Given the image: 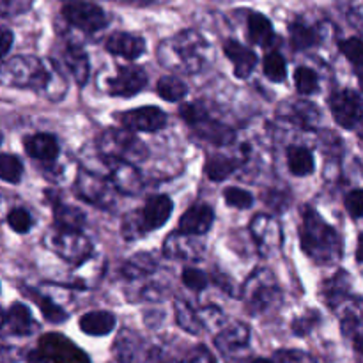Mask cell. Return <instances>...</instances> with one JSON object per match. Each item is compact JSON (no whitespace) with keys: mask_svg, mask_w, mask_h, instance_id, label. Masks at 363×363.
Listing matches in <instances>:
<instances>
[{"mask_svg":"<svg viewBox=\"0 0 363 363\" xmlns=\"http://www.w3.org/2000/svg\"><path fill=\"white\" fill-rule=\"evenodd\" d=\"M101 156V165L105 169V179H108L112 183V186L116 188L117 194H123L126 197H135L142 191V177L138 174V170L135 169V165L126 162H121V160H112Z\"/></svg>","mask_w":363,"mask_h":363,"instance_id":"13","label":"cell"},{"mask_svg":"<svg viewBox=\"0 0 363 363\" xmlns=\"http://www.w3.org/2000/svg\"><path fill=\"white\" fill-rule=\"evenodd\" d=\"M213 222H215V211L208 204H194L184 211L179 220V233L188 234V236H204L211 230Z\"/></svg>","mask_w":363,"mask_h":363,"instance_id":"19","label":"cell"},{"mask_svg":"<svg viewBox=\"0 0 363 363\" xmlns=\"http://www.w3.org/2000/svg\"><path fill=\"white\" fill-rule=\"evenodd\" d=\"M357 259L358 262H363V234L358 236V247H357Z\"/></svg>","mask_w":363,"mask_h":363,"instance_id":"54","label":"cell"},{"mask_svg":"<svg viewBox=\"0 0 363 363\" xmlns=\"http://www.w3.org/2000/svg\"><path fill=\"white\" fill-rule=\"evenodd\" d=\"M160 98L165 101H179L188 94V85L177 77H162L156 85Z\"/></svg>","mask_w":363,"mask_h":363,"instance_id":"36","label":"cell"},{"mask_svg":"<svg viewBox=\"0 0 363 363\" xmlns=\"http://www.w3.org/2000/svg\"><path fill=\"white\" fill-rule=\"evenodd\" d=\"M116 354L121 362L124 363H130L133 362L135 353L138 350V337L135 335L133 332H128L124 330L119 337H117V342H116Z\"/></svg>","mask_w":363,"mask_h":363,"instance_id":"39","label":"cell"},{"mask_svg":"<svg viewBox=\"0 0 363 363\" xmlns=\"http://www.w3.org/2000/svg\"><path fill=\"white\" fill-rule=\"evenodd\" d=\"M330 110L339 126L353 130L357 124H360L363 117V99L358 92L351 91V89H342V91L332 94Z\"/></svg>","mask_w":363,"mask_h":363,"instance_id":"14","label":"cell"},{"mask_svg":"<svg viewBox=\"0 0 363 363\" xmlns=\"http://www.w3.org/2000/svg\"><path fill=\"white\" fill-rule=\"evenodd\" d=\"M53 208V218H55V227L64 230H74V233H82V227L85 223V215L78 208L64 204L62 201L57 197H48Z\"/></svg>","mask_w":363,"mask_h":363,"instance_id":"25","label":"cell"},{"mask_svg":"<svg viewBox=\"0 0 363 363\" xmlns=\"http://www.w3.org/2000/svg\"><path fill=\"white\" fill-rule=\"evenodd\" d=\"M360 137L363 138V117H362V121H360Z\"/></svg>","mask_w":363,"mask_h":363,"instance_id":"56","label":"cell"},{"mask_svg":"<svg viewBox=\"0 0 363 363\" xmlns=\"http://www.w3.org/2000/svg\"><path fill=\"white\" fill-rule=\"evenodd\" d=\"M147 84V73L138 66H119L116 74L106 80L105 89L110 96L116 98H131L138 94Z\"/></svg>","mask_w":363,"mask_h":363,"instance_id":"15","label":"cell"},{"mask_svg":"<svg viewBox=\"0 0 363 363\" xmlns=\"http://www.w3.org/2000/svg\"><path fill=\"white\" fill-rule=\"evenodd\" d=\"M350 18L353 23L363 25V0H351L350 6Z\"/></svg>","mask_w":363,"mask_h":363,"instance_id":"50","label":"cell"},{"mask_svg":"<svg viewBox=\"0 0 363 363\" xmlns=\"http://www.w3.org/2000/svg\"><path fill=\"white\" fill-rule=\"evenodd\" d=\"M262 69H264L266 78H269L275 84H280L287 77V62L282 53L277 52V50L266 53L264 60H262Z\"/></svg>","mask_w":363,"mask_h":363,"instance_id":"37","label":"cell"},{"mask_svg":"<svg viewBox=\"0 0 363 363\" xmlns=\"http://www.w3.org/2000/svg\"><path fill=\"white\" fill-rule=\"evenodd\" d=\"M190 363H216V360H215V357L209 353L208 347L202 346L195 351L194 357L190 358Z\"/></svg>","mask_w":363,"mask_h":363,"instance_id":"51","label":"cell"},{"mask_svg":"<svg viewBox=\"0 0 363 363\" xmlns=\"http://www.w3.org/2000/svg\"><path fill=\"white\" fill-rule=\"evenodd\" d=\"M264 204L268 206V208L275 209L277 213H284V209L289 204V197L284 195V191H269L264 197Z\"/></svg>","mask_w":363,"mask_h":363,"instance_id":"48","label":"cell"},{"mask_svg":"<svg viewBox=\"0 0 363 363\" xmlns=\"http://www.w3.org/2000/svg\"><path fill=\"white\" fill-rule=\"evenodd\" d=\"M21 176H23V165H21L20 158L9 155V152L2 155V158H0V177L6 183L16 184L20 183Z\"/></svg>","mask_w":363,"mask_h":363,"instance_id":"40","label":"cell"},{"mask_svg":"<svg viewBox=\"0 0 363 363\" xmlns=\"http://www.w3.org/2000/svg\"><path fill=\"white\" fill-rule=\"evenodd\" d=\"M117 2H121V4H128V6L147 7V6H155V4L169 2V0H117Z\"/></svg>","mask_w":363,"mask_h":363,"instance_id":"52","label":"cell"},{"mask_svg":"<svg viewBox=\"0 0 363 363\" xmlns=\"http://www.w3.org/2000/svg\"><path fill=\"white\" fill-rule=\"evenodd\" d=\"M240 158H234V156L227 155H213L206 162L204 172L209 179L215 181V183H220V181H225L227 177L233 176L240 169Z\"/></svg>","mask_w":363,"mask_h":363,"instance_id":"33","label":"cell"},{"mask_svg":"<svg viewBox=\"0 0 363 363\" xmlns=\"http://www.w3.org/2000/svg\"><path fill=\"white\" fill-rule=\"evenodd\" d=\"M25 151L41 163H53L59 158V140L52 133H35L25 138Z\"/></svg>","mask_w":363,"mask_h":363,"instance_id":"23","label":"cell"},{"mask_svg":"<svg viewBox=\"0 0 363 363\" xmlns=\"http://www.w3.org/2000/svg\"><path fill=\"white\" fill-rule=\"evenodd\" d=\"M62 16L67 23L87 34L103 30L108 25L105 11L91 0H67L62 7Z\"/></svg>","mask_w":363,"mask_h":363,"instance_id":"11","label":"cell"},{"mask_svg":"<svg viewBox=\"0 0 363 363\" xmlns=\"http://www.w3.org/2000/svg\"><path fill=\"white\" fill-rule=\"evenodd\" d=\"M172 211L174 202L169 195H151L144 208L124 216L121 233L126 241H135L151 230L162 229L172 216Z\"/></svg>","mask_w":363,"mask_h":363,"instance_id":"4","label":"cell"},{"mask_svg":"<svg viewBox=\"0 0 363 363\" xmlns=\"http://www.w3.org/2000/svg\"><path fill=\"white\" fill-rule=\"evenodd\" d=\"M7 225L18 234H27L32 229V216L27 209L14 208L7 215Z\"/></svg>","mask_w":363,"mask_h":363,"instance_id":"43","label":"cell"},{"mask_svg":"<svg viewBox=\"0 0 363 363\" xmlns=\"http://www.w3.org/2000/svg\"><path fill=\"white\" fill-rule=\"evenodd\" d=\"M319 321H321V314H319L318 311H308L305 312L301 318H296L293 321V333L298 337H305L308 335V333L312 332V330L315 328V326L319 325Z\"/></svg>","mask_w":363,"mask_h":363,"instance_id":"44","label":"cell"},{"mask_svg":"<svg viewBox=\"0 0 363 363\" xmlns=\"http://www.w3.org/2000/svg\"><path fill=\"white\" fill-rule=\"evenodd\" d=\"M248 340H250V330L243 323H236L233 326H227L216 337V347H218L222 353H234V351H240L243 347L248 346Z\"/></svg>","mask_w":363,"mask_h":363,"instance_id":"29","label":"cell"},{"mask_svg":"<svg viewBox=\"0 0 363 363\" xmlns=\"http://www.w3.org/2000/svg\"><path fill=\"white\" fill-rule=\"evenodd\" d=\"M344 206H346L350 216H353V218H363V190L362 188H357V190L350 191V194L346 195Z\"/></svg>","mask_w":363,"mask_h":363,"instance_id":"46","label":"cell"},{"mask_svg":"<svg viewBox=\"0 0 363 363\" xmlns=\"http://www.w3.org/2000/svg\"><path fill=\"white\" fill-rule=\"evenodd\" d=\"M34 0H2V14L4 16H16L25 13L32 6Z\"/></svg>","mask_w":363,"mask_h":363,"instance_id":"47","label":"cell"},{"mask_svg":"<svg viewBox=\"0 0 363 363\" xmlns=\"http://www.w3.org/2000/svg\"><path fill=\"white\" fill-rule=\"evenodd\" d=\"M358 78H360V85H362V89H363V71H362L360 77H358Z\"/></svg>","mask_w":363,"mask_h":363,"instance_id":"57","label":"cell"},{"mask_svg":"<svg viewBox=\"0 0 363 363\" xmlns=\"http://www.w3.org/2000/svg\"><path fill=\"white\" fill-rule=\"evenodd\" d=\"M339 48L351 64L363 67V39L347 38L344 39V41H340Z\"/></svg>","mask_w":363,"mask_h":363,"instance_id":"42","label":"cell"},{"mask_svg":"<svg viewBox=\"0 0 363 363\" xmlns=\"http://www.w3.org/2000/svg\"><path fill=\"white\" fill-rule=\"evenodd\" d=\"M247 30L248 39H250L254 45L262 46V48H269V46L275 45V28H273L272 21H269L264 14L252 13L247 21Z\"/></svg>","mask_w":363,"mask_h":363,"instance_id":"28","label":"cell"},{"mask_svg":"<svg viewBox=\"0 0 363 363\" xmlns=\"http://www.w3.org/2000/svg\"><path fill=\"white\" fill-rule=\"evenodd\" d=\"M211 45L201 32L188 28L165 39L158 48V59L163 66L184 73H199L209 64Z\"/></svg>","mask_w":363,"mask_h":363,"instance_id":"2","label":"cell"},{"mask_svg":"<svg viewBox=\"0 0 363 363\" xmlns=\"http://www.w3.org/2000/svg\"><path fill=\"white\" fill-rule=\"evenodd\" d=\"M342 333L346 337H350L353 340V347L358 353L363 354V323L357 326H350V328H344Z\"/></svg>","mask_w":363,"mask_h":363,"instance_id":"49","label":"cell"},{"mask_svg":"<svg viewBox=\"0 0 363 363\" xmlns=\"http://www.w3.org/2000/svg\"><path fill=\"white\" fill-rule=\"evenodd\" d=\"M223 52H225L227 59L233 62L234 74L238 78H248L254 73L255 64H257V55H255L254 50L234 41V39H229L223 45Z\"/></svg>","mask_w":363,"mask_h":363,"instance_id":"22","label":"cell"},{"mask_svg":"<svg viewBox=\"0 0 363 363\" xmlns=\"http://www.w3.org/2000/svg\"><path fill=\"white\" fill-rule=\"evenodd\" d=\"M245 307L250 315H266L282 303V291L279 280L269 269H257L241 287Z\"/></svg>","mask_w":363,"mask_h":363,"instance_id":"5","label":"cell"},{"mask_svg":"<svg viewBox=\"0 0 363 363\" xmlns=\"http://www.w3.org/2000/svg\"><path fill=\"white\" fill-rule=\"evenodd\" d=\"M74 190L82 201L101 209H112L116 206V188L108 179L92 170H80L74 181Z\"/></svg>","mask_w":363,"mask_h":363,"instance_id":"10","label":"cell"},{"mask_svg":"<svg viewBox=\"0 0 363 363\" xmlns=\"http://www.w3.org/2000/svg\"><path fill=\"white\" fill-rule=\"evenodd\" d=\"M99 155L112 160H121L135 165L142 160L147 158L149 151L142 140H138L137 135L131 133L126 128H110L103 131L98 138Z\"/></svg>","mask_w":363,"mask_h":363,"instance_id":"6","label":"cell"},{"mask_svg":"<svg viewBox=\"0 0 363 363\" xmlns=\"http://www.w3.org/2000/svg\"><path fill=\"white\" fill-rule=\"evenodd\" d=\"M300 241L305 255L315 264H335L342 257V240L315 209H305L301 216Z\"/></svg>","mask_w":363,"mask_h":363,"instance_id":"3","label":"cell"},{"mask_svg":"<svg viewBox=\"0 0 363 363\" xmlns=\"http://www.w3.org/2000/svg\"><path fill=\"white\" fill-rule=\"evenodd\" d=\"M27 294H30L32 300L38 303L39 311H41L43 318H45L46 321L62 323V321H66V319H67V312L64 311V308L60 307V305L57 303L53 298H50L48 294L38 293V291H34V289H27Z\"/></svg>","mask_w":363,"mask_h":363,"instance_id":"35","label":"cell"},{"mask_svg":"<svg viewBox=\"0 0 363 363\" xmlns=\"http://www.w3.org/2000/svg\"><path fill=\"white\" fill-rule=\"evenodd\" d=\"M2 82L20 89H30L48 99H60L66 80L55 60H41L34 55H16L2 67Z\"/></svg>","mask_w":363,"mask_h":363,"instance_id":"1","label":"cell"},{"mask_svg":"<svg viewBox=\"0 0 363 363\" xmlns=\"http://www.w3.org/2000/svg\"><path fill=\"white\" fill-rule=\"evenodd\" d=\"M116 315L106 311L87 312L80 318V330L85 335L105 337L116 328Z\"/></svg>","mask_w":363,"mask_h":363,"instance_id":"27","label":"cell"},{"mask_svg":"<svg viewBox=\"0 0 363 363\" xmlns=\"http://www.w3.org/2000/svg\"><path fill=\"white\" fill-rule=\"evenodd\" d=\"M223 199L230 208L236 209H250L254 206V195L250 191L243 190L238 186H229L223 191Z\"/></svg>","mask_w":363,"mask_h":363,"instance_id":"41","label":"cell"},{"mask_svg":"<svg viewBox=\"0 0 363 363\" xmlns=\"http://www.w3.org/2000/svg\"><path fill=\"white\" fill-rule=\"evenodd\" d=\"M158 269V261L149 252H140L128 259L121 268V275L126 280H142Z\"/></svg>","mask_w":363,"mask_h":363,"instance_id":"31","label":"cell"},{"mask_svg":"<svg viewBox=\"0 0 363 363\" xmlns=\"http://www.w3.org/2000/svg\"><path fill=\"white\" fill-rule=\"evenodd\" d=\"M287 169L293 176L305 177L314 172V155L305 145H291L286 152Z\"/></svg>","mask_w":363,"mask_h":363,"instance_id":"32","label":"cell"},{"mask_svg":"<svg viewBox=\"0 0 363 363\" xmlns=\"http://www.w3.org/2000/svg\"><path fill=\"white\" fill-rule=\"evenodd\" d=\"M294 85L301 96H312L319 91V77L314 69L300 66L294 71Z\"/></svg>","mask_w":363,"mask_h":363,"instance_id":"38","label":"cell"},{"mask_svg":"<svg viewBox=\"0 0 363 363\" xmlns=\"http://www.w3.org/2000/svg\"><path fill=\"white\" fill-rule=\"evenodd\" d=\"M117 121L121 126L130 131H145V133H155L165 128L167 116L158 106H140V108L126 110L119 113Z\"/></svg>","mask_w":363,"mask_h":363,"instance_id":"16","label":"cell"},{"mask_svg":"<svg viewBox=\"0 0 363 363\" xmlns=\"http://www.w3.org/2000/svg\"><path fill=\"white\" fill-rule=\"evenodd\" d=\"M11 45H13V32L4 30L2 32V55H7L11 50Z\"/></svg>","mask_w":363,"mask_h":363,"instance_id":"53","label":"cell"},{"mask_svg":"<svg viewBox=\"0 0 363 363\" xmlns=\"http://www.w3.org/2000/svg\"><path fill=\"white\" fill-rule=\"evenodd\" d=\"M181 280H183L184 286H186L190 291H194V293H201V291H204L206 287L209 286L208 275L197 268L184 269L183 275H181Z\"/></svg>","mask_w":363,"mask_h":363,"instance_id":"45","label":"cell"},{"mask_svg":"<svg viewBox=\"0 0 363 363\" xmlns=\"http://www.w3.org/2000/svg\"><path fill=\"white\" fill-rule=\"evenodd\" d=\"M181 117L190 124L191 130L197 133L199 138L209 142V144L215 145H227L233 144L236 133H234L233 128H229L227 124L220 123L215 116H211L208 108H204V105L201 103H186V105L181 106Z\"/></svg>","mask_w":363,"mask_h":363,"instance_id":"7","label":"cell"},{"mask_svg":"<svg viewBox=\"0 0 363 363\" xmlns=\"http://www.w3.org/2000/svg\"><path fill=\"white\" fill-rule=\"evenodd\" d=\"M174 311H176V321L184 332L191 333V335H199V333L204 330V325L201 321V315H199V311L190 307V303L181 298H177L174 301Z\"/></svg>","mask_w":363,"mask_h":363,"instance_id":"34","label":"cell"},{"mask_svg":"<svg viewBox=\"0 0 363 363\" xmlns=\"http://www.w3.org/2000/svg\"><path fill=\"white\" fill-rule=\"evenodd\" d=\"M28 363H91L87 354L60 333H46L27 354Z\"/></svg>","mask_w":363,"mask_h":363,"instance_id":"8","label":"cell"},{"mask_svg":"<svg viewBox=\"0 0 363 363\" xmlns=\"http://www.w3.org/2000/svg\"><path fill=\"white\" fill-rule=\"evenodd\" d=\"M105 48L112 55L135 60L145 52V39L131 32H113L105 41Z\"/></svg>","mask_w":363,"mask_h":363,"instance_id":"20","label":"cell"},{"mask_svg":"<svg viewBox=\"0 0 363 363\" xmlns=\"http://www.w3.org/2000/svg\"><path fill=\"white\" fill-rule=\"evenodd\" d=\"M46 247L55 252L60 259L74 266H82L91 259L92 243L82 233L64 230L55 227L46 236Z\"/></svg>","mask_w":363,"mask_h":363,"instance_id":"9","label":"cell"},{"mask_svg":"<svg viewBox=\"0 0 363 363\" xmlns=\"http://www.w3.org/2000/svg\"><path fill=\"white\" fill-rule=\"evenodd\" d=\"M351 279L346 272H337L323 284V300L330 308H339L346 300H350Z\"/></svg>","mask_w":363,"mask_h":363,"instance_id":"24","label":"cell"},{"mask_svg":"<svg viewBox=\"0 0 363 363\" xmlns=\"http://www.w3.org/2000/svg\"><path fill=\"white\" fill-rule=\"evenodd\" d=\"M38 330L30 311L23 303L9 305L4 312V333H11L16 337H28Z\"/></svg>","mask_w":363,"mask_h":363,"instance_id":"21","label":"cell"},{"mask_svg":"<svg viewBox=\"0 0 363 363\" xmlns=\"http://www.w3.org/2000/svg\"><path fill=\"white\" fill-rule=\"evenodd\" d=\"M59 57L62 66L66 67L67 73L73 77V80L78 85H85L89 80V57L85 53V50L82 48L78 43L74 41H66L59 50Z\"/></svg>","mask_w":363,"mask_h":363,"instance_id":"18","label":"cell"},{"mask_svg":"<svg viewBox=\"0 0 363 363\" xmlns=\"http://www.w3.org/2000/svg\"><path fill=\"white\" fill-rule=\"evenodd\" d=\"M286 117L291 123L298 124V126L305 128V130H315L319 123H321V112H319L318 106L311 101H305V99L291 103L286 112Z\"/></svg>","mask_w":363,"mask_h":363,"instance_id":"30","label":"cell"},{"mask_svg":"<svg viewBox=\"0 0 363 363\" xmlns=\"http://www.w3.org/2000/svg\"><path fill=\"white\" fill-rule=\"evenodd\" d=\"M250 234L262 257L277 254L284 245V233L280 223L273 216L261 213L250 222Z\"/></svg>","mask_w":363,"mask_h":363,"instance_id":"12","label":"cell"},{"mask_svg":"<svg viewBox=\"0 0 363 363\" xmlns=\"http://www.w3.org/2000/svg\"><path fill=\"white\" fill-rule=\"evenodd\" d=\"M252 363H273V362H269V360H266V358H255L254 362Z\"/></svg>","mask_w":363,"mask_h":363,"instance_id":"55","label":"cell"},{"mask_svg":"<svg viewBox=\"0 0 363 363\" xmlns=\"http://www.w3.org/2000/svg\"><path fill=\"white\" fill-rule=\"evenodd\" d=\"M163 254L169 259H176V261L194 262L202 259L204 255V247L195 240V236H188L183 233H172L163 243Z\"/></svg>","mask_w":363,"mask_h":363,"instance_id":"17","label":"cell"},{"mask_svg":"<svg viewBox=\"0 0 363 363\" xmlns=\"http://www.w3.org/2000/svg\"><path fill=\"white\" fill-rule=\"evenodd\" d=\"M289 39L294 50L303 52V50H311L321 43V30L315 25L298 18L289 25Z\"/></svg>","mask_w":363,"mask_h":363,"instance_id":"26","label":"cell"}]
</instances>
